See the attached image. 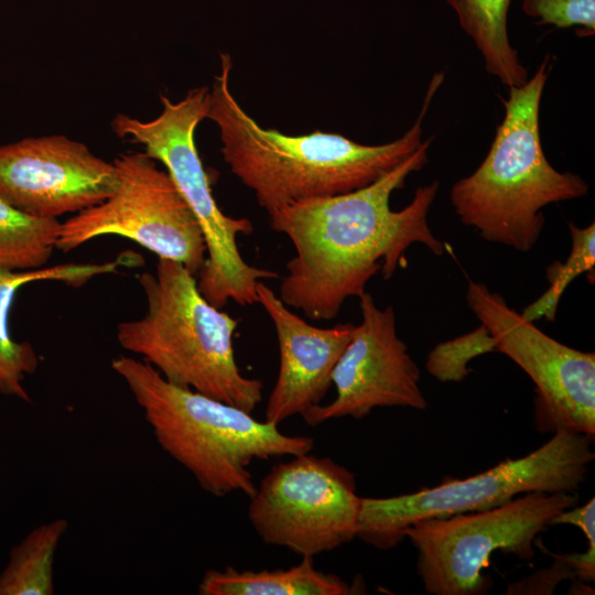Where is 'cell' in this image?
<instances>
[{
	"label": "cell",
	"instance_id": "obj_17",
	"mask_svg": "<svg viewBox=\"0 0 595 595\" xmlns=\"http://www.w3.org/2000/svg\"><path fill=\"white\" fill-rule=\"evenodd\" d=\"M458 23L479 50L485 69L508 87L529 79L528 71L511 46L507 15L511 0H446Z\"/></svg>",
	"mask_w": 595,
	"mask_h": 595
},
{
	"label": "cell",
	"instance_id": "obj_8",
	"mask_svg": "<svg viewBox=\"0 0 595 595\" xmlns=\"http://www.w3.org/2000/svg\"><path fill=\"white\" fill-rule=\"evenodd\" d=\"M577 502L575 491H530L487 510L414 521L404 538L418 550L416 569L426 593L485 594L491 581L482 571L495 551L531 560L538 534Z\"/></svg>",
	"mask_w": 595,
	"mask_h": 595
},
{
	"label": "cell",
	"instance_id": "obj_2",
	"mask_svg": "<svg viewBox=\"0 0 595 595\" xmlns=\"http://www.w3.org/2000/svg\"><path fill=\"white\" fill-rule=\"evenodd\" d=\"M231 67L230 55L221 53L206 119L219 130L230 171L268 215L293 203L363 188L398 166L421 145L423 120L444 79L443 73L432 77L419 116L402 137L366 145L338 133L290 136L261 127L230 91Z\"/></svg>",
	"mask_w": 595,
	"mask_h": 595
},
{
	"label": "cell",
	"instance_id": "obj_23",
	"mask_svg": "<svg viewBox=\"0 0 595 595\" xmlns=\"http://www.w3.org/2000/svg\"><path fill=\"white\" fill-rule=\"evenodd\" d=\"M556 561L550 569L540 571L530 576L527 581L512 584L508 587V594H550L559 581L563 578H575L561 554L554 556Z\"/></svg>",
	"mask_w": 595,
	"mask_h": 595
},
{
	"label": "cell",
	"instance_id": "obj_18",
	"mask_svg": "<svg viewBox=\"0 0 595 595\" xmlns=\"http://www.w3.org/2000/svg\"><path fill=\"white\" fill-rule=\"evenodd\" d=\"M68 529L66 519L44 522L11 549L0 572V595L54 594V561Z\"/></svg>",
	"mask_w": 595,
	"mask_h": 595
},
{
	"label": "cell",
	"instance_id": "obj_6",
	"mask_svg": "<svg viewBox=\"0 0 595 595\" xmlns=\"http://www.w3.org/2000/svg\"><path fill=\"white\" fill-rule=\"evenodd\" d=\"M160 99L162 111L154 119L142 121L120 113L111 128L119 138L141 144L147 155L164 165L197 219L206 245V260L196 275L203 296L218 309L229 301L240 306L256 304L258 283L279 274L245 261L237 239L250 235L253 226L245 217L224 214L214 198L194 138L198 123L206 119L210 88H193L176 102L164 95Z\"/></svg>",
	"mask_w": 595,
	"mask_h": 595
},
{
	"label": "cell",
	"instance_id": "obj_16",
	"mask_svg": "<svg viewBox=\"0 0 595 595\" xmlns=\"http://www.w3.org/2000/svg\"><path fill=\"white\" fill-rule=\"evenodd\" d=\"M359 588L340 577L318 571L313 558L288 570L223 571L209 570L203 576L201 595H347Z\"/></svg>",
	"mask_w": 595,
	"mask_h": 595
},
{
	"label": "cell",
	"instance_id": "obj_22",
	"mask_svg": "<svg viewBox=\"0 0 595 595\" xmlns=\"http://www.w3.org/2000/svg\"><path fill=\"white\" fill-rule=\"evenodd\" d=\"M522 10L538 19V24L558 29L578 26L581 36L595 32V0H523Z\"/></svg>",
	"mask_w": 595,
	"mask_h": 595
},
{
	"label": "cell",
	"instance_id": "obj_10",
	"mask_svg": "<svg viewBox=\"0 0 595 595\" xmlns=\"http://www.w3.org/2000/svg\"><path fill=\"white\" fill-rule=\"evenodd\" d=\"M250 498L249 520L271 545L313 558L357 538L361 500L354 474L328 457L281 462Z\"/></svg>",
	"mask_w": 595,
	"mask_h": 595
},
{
	"label": "cell",
	"instance_id": "obj_7",
	"mask_svg": "<svg viewBox=\"0 0 595 595\" xmlns=\"http://www.w3.org/2000/svg\"><path fill=\"white\" fill-rule=\"evenodd\" d=\"M592 441L585 434L556 432L528 455L508 458L480 474L411 494L363 498L357 538L387 550L421 519L487 510L530 491H575L595 457Z\"/></svg>",
	"mask_w": 595,
	"mask_h": 595
},
{
	"label": "cell",
	"instance_id": "obj_24",
	"mask_svg": "<svg viewBox=\"0 0 595 595\" xmlns=\"http://www.w3.org/2000/svg\"><path fill=\"white\" fill-rule=\"evenodd\" d=\"M552 524H573L578 527L585 534L589 544H595V499L591 498L582 507H572L554 516Z\"/></svg>",
	"mask_w": 595,
	"mask_h": 595
},
{
	"label": "cell",
	"instance_id": "obj_20",
	"mask_svg": "<svg viewBox=\"0 0 595 595\" xmlns=\"http://www.w3.org/2000/svg\"><path fill=\"white\" fill-rule=\"evenodd\" d=\"M571 234V251L565 261H553L545 269L549 288L537 300L521 312L530 322L545 318L553 323L556 318L560 300L569 286L580 274L593 272L595 266V224L578 227L569 221Z\"/></svg>",
	"mask_w": 595,
	"mask_h": 595
},
{
	"label": "cell",
	"instance_id": "obj_11",
	"mask_svg": "<svg viewBox=\"0 0 595 595\" xmlns=\"http://www.w3.org/2000/svg\"><path fill=\"white\" fill-rule=\"evenodd\" d=\"M466 302L494 337L496 351L509 357L533 381L537 429L594 437L595 354L547 335L482 282L468 281Z\"/></svg>",
	"mask_w": 595,
	"mask_h": 595
},
{
	"label": "cell",
	"instance_id": "obj_13",
	"mask_svg": "<svg viewBox=\"0 0 595 595\" xmlns=\"http://www.w3.org/2000/svg\"><path fill=\"white\" fill-rule=\"evenodd\" d=\"M117 183L113 162L65 136L0 145V197L36 217L76 214L108 198Z\"/></svg>",
	"mask_w": 595,
	"mask_h": 595
},
{
	"label": "cell",
	"instance_id": "obj_21",
	"mask_svg": "<svg viewBox=\"0 0 595 595\" xmlns=\"http://www.w3.org/2000/svg\"><path fill=\"white\" fill-rule=\"evenodd\" d=\"M496 351L494 337L480 324L469 333L439 343L429 354L425 368L441 382H458L470 372L472 359Z\"/></svg>",
	"mask_w": 595,
	"mask_h": 595
},
{
	"label": "cell",
	"instance_id": "obj_9",
	"mask_svg": "<svg viewBox=\"0 0 595 595\" xmlns=\"http://www.w3.org/2000/svg\"><path fill=\"white\" fill-rule=\"evenodd\" d=\"M113 164L115 192L61 223L56 249L68 252L98 237L120 236L196 277L206 260L204 236L166 170L144 152L122 153Z\"/></svg>",
	"mask_w": 595,
	"mask_h": 595
},
{
	"label": "cell",
	"instance_id": "obj_15",
	"mask_svg": "<svg viewBox=\"0 0 595 595\" xmlns=\"http://www.w3.org/2000/svg\"><path fill=\"white\" fill-rule=\"evenodd\" d=\"M130 256L121 255L104 263H64L26 271H13L0 267V393L30 402L24 387L28 376L33 375L40 364L31 343L17 340L9 328V315L18 291L36 281H61L78 288L100 274L116 272L129 266Z\"/></svg>",
	"mask_w": 595,
	"mask_h": 595
},
{
	"label": "cell",
	"instance_id": "obj_25",
	"mask_svg": "<svg viewBox=\"0 0 595 595\" xmlns=\"http://www.w3.org/2000/svg\"><path fill=\"white\" fill-rule=\"evenodd\" d=\"M575 578L585 582H593L595 578V544L587 545L583 553L561 554Z\"/></svg>",
	"mask_w": 595,
	"mask_h": 595
},
{
	"label": "cell",
	"instance_id": "obj_19",
	"mask_svg": "<svg viewBox=\"0 0 595 595\" xmlns=\"http://www.w3.org/2000/svg\"><path fill=\"white\" fill-rule=\"evenodd\" d=\"M61 221L30 215L0 197V267L26 271L45 267L58 238Z\"/></svg>",
	"mask_w": 595,
	"mask_h": 595
},
{
	"label": "cell",
	"instance_id": "obj_3",
	"mask_svg": "<svg viewBox=\"0 0 595 595\" xmlns=\"http://www.w3.org/2000/svg\"><path fill=\"white\" fill-rule=\"evenodd\" d=\"M162 447L207 493L221 497L256 490V459L307 454L314 439L282 433L240 408L165 380L148 363L128 356L111 360Z\"/></svg>",
	"mask_w": 595,
	"mask_h": 595
},
{
	"label": "cell",
	"instance_id": "obj_14",
	"mask_svg": "<svg viewBox=\"0 0 595 595\" xmlns=\"http://www.w3.org/2000/svg\"><path fill=\"white\" fill-rule=\"evenodd\" d=\"M257 295L273 323L279 346V372L264 412V421L278 425L321 404L355 324L311 325L263 281L258 283Z\"/></svg>",
	"mask_w": 595,
	"mask_h": 595
},
{
	"label": "cell",
	"instance_id": "obj_4",
	"mask_svg": "<svg viewBox=\"0 0 595 595\" xmlns=\"http://www.w3.org/2000/svg\"><path fill=\"white\" fill-rule=\"evenodd\" d=\"M550 69L547 55L526 84L509 87L502 100L505 117L486 158L450 192L465 226L489 242L521 252L531 250L541 235L543 207L588 192L580 175L555 170L542 150L539 112Z\"/></svg>",
	"mask_w": 595,
	"mask_h": 595
},
{
	"label": "cell",
	"instance_id": "obj_12",
	"mask_svg": "<svg viewBox=\"0 0 595 595\" xmlns=\"http://www.w3.org/2000/svg\"><path fill=\"white\" fill-rule=\"evenodd\" d=\"M358 299L361 321L332 374L336 397L302 416L309 425L343 416L361 419L378 407H428L420 369L398 336L392 306L380 309L367 291Z\"/></svg>",
	"mask_w": 595,
	"mask_h": 595
},
{
	"label": "cell",
	"instance_id": "obj_5",
	"mask_svg": "<svg viewBox=\"0 0 595 595\" xmlns=\"http://www.w3.org/2000/svg\"><path fill=\"white\" fill-rule=\"evenodd\" d=\"M147 312L118 323L116 337L169 382L252 412L263 383L244 376L232 345L238 321L209 303L182 263L159 259L139 275Z\"/></svg>",
	"mask_w": 595,
	"mask_h": 595
},
{
	"label": "cell",
	"instance_id": "obj_1",
	"mask_svg": "<svg viewBox=\"0 0 595 595\" xmlns=\"http://www.w3.org/2000/svg\"><path fill=\"white\" fill-rule=\"evenodd\" d=\"M431 141H423L368 186L293 203L269 214L270 228L288 237L294 248L279 285V298L286 306L313 321H331L347 299L366 292L375 274L389 280L403 268L412 245L444 255L445 244L428 223L439 181L418 187L405 207H390L391 194L428 162Z\"/></svg>",
	"mask_w": 595,
	"mask_h": 595
}]
</instances>
